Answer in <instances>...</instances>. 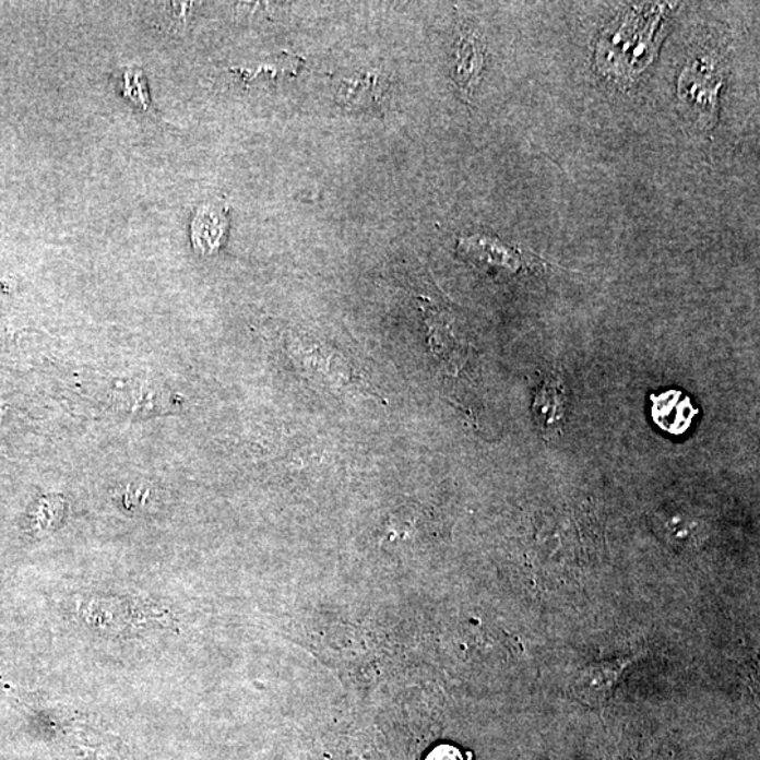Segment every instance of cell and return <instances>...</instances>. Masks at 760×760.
Segmentation results:
<instances>
[{
    "instance_id": "52a82bcc",
    "label": "cell",
    "mask_w": 760,
    "mask_h": 760,
    "mask_svg": "<svg viewBox=\"0 0 760 760\" xmlns=\"http://www.w3.org/2000/svg\"><path fill=\"white\" fill-rule=\"evenodd\" d=\"M227 209L204 206L197 213L192 223L193 246L202 253L217 251L227 236Z\"/></svg>"
},
{
    "instance_id": "5b68a950",
    "label": "cell",
    "mask_w": 760,
    "mask_h": 760,
    "mask_svg": "<svg viewBox=\"0 0 760 760\" xmlns=\"http://www.w3.org/2000/svg\"><path fill=\"white\" fill-rule=\"evenodd\" d=\"M622 664L618 661L597 662L578 675L574 693L587 703H601L611 696L614 687L620 680Z\"/></svg>"
},
{
    "instance_id": "277c9868",
    "label": "cell",
    "mask_w": 760,
    "mask_h": 760,
    "mask_svg": "<svg viewBox=\"0 0 760 760\" xmlns=\"http://www.w3.org/2000/svg\"><path fill=\"white\" fill-rule=\"evenodd\" d=\"M567 404V393L558 378L550 377L539 383L533 412L541 431L553 434L562 430Z\"/></svg>"
},
{
    "instance_id": "ba28073f",
    "label": "cell",
    "mask_w": 760,
    "mask_h": 760,
    "mask_svg": "<svg viewBox=\"0 0 760 760\" xmlns=\"http://www.w3.org/2000/svg\"><path fill=\"white\" fill-rule=\"evenodd\" d=\"M427 760H464V758H462V753L456 748L450 747V745H441V747L434 749L428 755Z\"/></svg>"
},
{
    "instance_id": "3957f363",
    "label": "cell",
    "mask_w": 760,
    "mask_h": 760,
    "mask_svg": "<svg viewBox=\"0 0 760 760\" xmlns=\"http://www.w3.org/2000/svg\"><path fill=\"white\" fill-rule=\"evenodd\" d=\"M486 47L476 32L462 34L456 47L455 81L462 94H474L485 68Z\"/></svg>"
},
{
    "instance_id": "6da1fadb",
    "label": "cell",
    "mask_w": 760,
    "mask_h": 760,
    "mask_svg": "<svg viewBox=\"0 0 760 760\" xmlns=\"http://www.w3.org/2000/svg\"><path fill=\"white\" fill-rule=\"evenodd\" d=\"M458 251L472 264L496 274H519L525 266L543 265V260L529 256L519 248L501 242L497 238L474 236L461 238Z\"/></svg>"
},
{
    "instance_id": "8992f818",
    "label": "cell",
    "mask_w": 760,
    "mask_h": 760,
    "mask_svg": "<svg viewBox=\"0 0 760 760\" xmlns=\"http://www.w3.org/2000/svg\"><path fill=\"white\" fill-rule=\"evenodd\" d=\"M652 417L662 430L679 436L689 430L697 408L690 399L679 391H669L652 397Z\"/></svg>"
},
{
    "instance_id": "7a4b0ae2",
    "label": "cell",
    "mask_w": 760,
    "mask_h": 760,
    "mask_svg": "<svg viewBox=\"0 0 760 760\" xmlns=\"http://www.w3.org/2000/svg\"><path fill=\"white\" fill-rule=\"evenodd\" d=\"M723 78L710 61H697L686 68L679 82V96L686 106L699 114L701 123L711 126L717 114V100Z\"/></svg>"
}]
</instances>
